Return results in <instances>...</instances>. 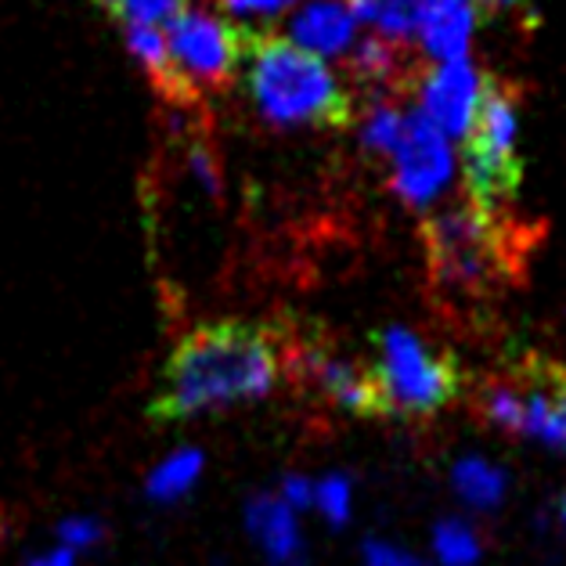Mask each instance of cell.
Instances as JSON below:
<instances>
[{
	"label": "cell",
	"instance_id": "obj_1",
	"mask_svg": "<svg viewBox=\"0 0 566 566\" xmlns=\"http://www.w3.org/2000/svg\"><path fill=\"white\" fill-rule=\"evenodd\" d=\"M282 371L285 343L274 328L253 322L199 325L170 350L148 419L185 422L217 408L264 400L282 382Z\"/></svg>",
	"mask_w": 566,
	"mask_h": 566
},
{
	"label": "cell",
	"instance_id": "obj_2",
	"mask_svg": "<svg viewBox=\"0 0 566 566\" xmlns=\"http://www.w3.org/2000/svg\"><path fill=\"white\" fill-rule=\"evenodd\" d=\"M242 76L256 116L271 127L339 130L354 116L350 91L328 62L303 51L289 36H250Z\"/></svg>",
	"mask_w": 566,
	"mask_h": 566
},
{
	"label": "cell",
	"instance_id": "obj_3",
	"mask_svg": "<svg viewBox=\"0 0 566 566\" xmlns=\"http://www.w3.org/2000/svg\"><path fill=\"white\" fill-rule=\"evenodd\" d=\"M430 274L448 296L480 300L509 274V242L499 231V210L476 202L451 206L426 220Z\"/></svg>",
	"mask_w": 566,
	"mask_h": 566
},
{
	"label": "cell",
	"instance_id": "obj_4",
	"mask_svg": "<svg viewBox=\"0 0 566 566\" xmlns=\"http://www.w3.org/2000/svg\"><path fill=\"white\" fill-rule=\"evenodd\" d=\"M382 400V416L430 419L459 394V368L448 354L430 350L405 325L376 336V365L368 368Z\"/></svg>",
	"mask_w": 566,
	"mask_h": 566
},
{
	"label": "cell",
	"instance_id": "obj_5",
	"mask_svg": "<svg viewBox=\"0 0 566 566\" xmlns=\"http://www.w3.org/2000/svg\"><path fill=\"white\" fill-rule=\"evenodd\" d=\"M469 202L499 210L520 188V105L502 80H483V98L465 134Z\"/></svg>",
	"mask_w": 566,
	"mask_h": 566
},
{
	"label": "cell",
	"instance_id": "obj_6",
	"mask_svg": "<svg viewBox=\"0 0 566 566\" xmlns=\"http://www.w3.org/2000/svg\"><path fill=\"white\" fill-rule=\"evenodd\" d=\"M167 44L177 76H181V87L191 102L202 91L228 87L242 73L245 51H250V33L213 8L188 4L167 25Z\"/></svg>",
	"mask_w": 566,
	"mask_h": 566
},
{
	"label": "cell",
	"instance_id": "obj_7",
	"mask_svg": "<svg viewBox=\"0 0 566 566\" xmlns=\"http://www.w3.org/2000/svg\"><path fill=\"white\" fill-rule=\"evenodd\" d=\"M454 177L451 137L440 134L419 108L405 113V134L394 151V196L411 210H430Z\"/></svg>",
	"mask_w": 566,
	"mask_h": 566
},
{
	"label": "cell",
	"instance_id": "obj_8",
	"mask_svg": "<svg viewBox=\"0 0 566 566\" xmlns=\"http://www.w3.org/2000/svg\"><path fill=\"white\" fill-rule=\"evenodd\" d=\"M285 368H293L300 379H307L322 397L350 416H382V400L368 368H357L347 357L328 350L322 339L300 336L285 350Z\"/></svg>",
	"mask_w": 566,
	"mask_h": 566
},
{
	"label": "cell",
	"instance_id": "obj_9",
	"mask_svg": "<svg viewBox=\"0 0 566 566\" xmlns=\"http://www.w3.org/2000/svg\"><path fill=\"white\" fill-rule=\"evenodd\" d=\"M480 98H483V76L473 62L469 59L437 62L430 73H422L416 108L440 134H448L451 142H465V134L476 119Z\"/></svg>",
	"mask_w": 566,
	"mask_h": 566
},
{
	"label": "cell",
	"instance_id": "obj_10",
	"mask_svg": "<svg viewBox=\"0 0 566 566\" xmlns=\"http://www.w3.org/2000/svg\"><path fill=\"white\" fill-rule=\"evenodd\" d=\"M552 451H566V371L552 361H527L523 382V430Z\"/></svg>",
	"mask_w": 566,
	"mask_h": 566
},
{
	"label": "cell",
	"instance_id": "obj_11",
	"mask_svg": "<svg viewBox=\"0 0 566 566\" xmlns=\"http://www.w3.org/2000/svg\"><path fill=\"white\" fill-rule=\"evenodd\" d=\"M289 40L317 59H336L354 48L357 19L347 0H307V4H296L289 19Z\"/></svg>",
	"mask_w": 566,
	"mask_h": 566
},
{
	"label": "cell",
	"instance_id": "obj_12",
	"mask_svg": "<svg viewBox=\"0 0 566 566\" xmlns=\"http://www.w3.org/2000/svg\"><path fill=\"white\" fill-rule=\"evenodd\" d=\"M245 531L253 534L256 548L264 552L271 566H303V559H307L296 509L285 505L279 494L250 499V505H245Z\"/></svg>",
	"mask_w": 566,
	"mask_h": 566
},
{
	"label": "cell",
	"instance_id": "obj_13",
	"mask_svg": "<svg viewBox=\"0 0 566 566\" xmlns=\"http://www.w3.org/2000/svg\"><path fill=\"white\" fill-rule=\"evenodd\" d=\"M476 0H430L426 19L419 25V44L430 62H459L469 59V44L476 33Z\"/></svg>",
	"mask_w": 566,
	"mask_h": 566
},
{
	"label": "cell",
	"instance_id": "obj_14",
	"mask_svg": "<svg viewBox=\"0 0 566 566\" xmlns=\"http://www.w3.org/2000/svg\"><path fill=\"white\" fill-rule=\"evenodd\" d=\"M357 22H365L371 33H379L390 44L405 48L419 40V25L426 19L430 0H347Z\"/></svg>",
	"mask_w": 566,
	"mask_h": 566
},
{
	"label": "cell",
	"instance_id": "obj_15",
	"mask_svg": "<svg viewBox=\"0 0 566 566\" xmlns=\"http://www.w3.org/2000/svg\"><path fill=\"white\" fill-rule=\"evenodd\" d=\"M451 488L469 509L491 513V509H499L505 502L509 476H505V469H499L494 462L476 459V454H465V459H459L451 465Z\"/></svg>",
	"mask_w": 566,
	"mask_h": 566
},
{
	"label": "cell",
	"instance_id": "obj_16",
	"mask_svg": "<svg viewBox=\"0 0 566 566\" xmlns=\"http://www.w3.org/2000/svg\"><path fill=\"white\" fill-rule=\"evenodd\" d=\"M127 44L134 51V59L145 65V73L156 80L159 91L170 102H188L181 76H177V65L170 59L167 30H159V25H127Z\"/></svg>",
	"mask_w": 566,
	"mask_h": 566
},
{
	"label": "cell",
	"instance_id": "obj_17",
	"mask_svg": "<svg viewBox=\"0 0 566 566\" xmlns=\"http://www.w3.org/2000/svg\"><path fill=\"white\" fill-rule=\"evenodd\" d=\"M350 65V76L365 87H394L405 80V65H400V48L371 33L365 40H354V48L343 54Z\"/></svg>",
	"mask_w": 566,
	"mask_h": 566
},
{
	"label": "cell",
	"instance_id": "obj_18",
	"mask_svg": "<svg viewBox=\"0 0 566 566\" xmlns=\"http://www.w3.org/2000/svg\"><path fill=\"white\" fill-rule=\"evenodd\" d=\"M206 469V454L199 448H181L170 459H163L145 480V494L151 502H177L196 488Z\"/></svg>",
	"mask_w": 566,
	"mask_h": 566
},
{
	"label": "cell",
	"instance_id": "obj_19",
	"mask_svg": "<svg viewBox=\"0 0 566 566\" xmlns=\"http://www.w3.org/2000/svg\"><path fill=\"white\" fill-rule=\"evenodd\" d=\"M476 408L494 430H502V433L523 430V386H516L513 379H488L483 382L480 397H476Z\"/></svg>",
	"mask_w": 566,
	"mask_h": 566
},
{
	"label": "cell",
	"instance_id": "obj_20",
	"mask_svg": "<svg viewBox=\"0 0 566 566\" xmlns=\"http://www.w3.org/2000/svg\"><path fill=\"white\" fill-rule=\"evenodd\" d=\"M433 556L440 566H476L483 556V542L476 527L459 516L440 520L433 527Z\"/></svg>",
	"mask_w": 566,
	"mask_h": 566
},
{
	"label": "cell",
	"instance_id": "obj_21",
	"mask_svg": "<svg viewBox=\"0 0 566 566\" xmlns=\"http://www.w3.org/2000/svg\"><path fill=\"white\" fill-rule=\"evenodd\" d=\"M400 134H405V108H397V102L390 98H379L361 123V148L371 156L394 159Z\"/></svg>",
	"mask_w": 566,
	"mask_h": 566
},
{
	"label": "cell",
	"instance_id": "obj_22",
	"mask_svg": "<svg viewBox=\"0 0 566 566\" xmlns=\"http://www.w3.org/2000/svg\"><path fill=\"white\" fill-rule=\"evenodd\" d=\"M314 509L325 516V523L333 527H343L350 520V509H354V488L350 480L343 473H328L314 483Z\"/></svg>",
	"mask_w": 566,
	"mask_h": 566
},
{
	"label": "cell",
	"instance_id": "obj_23",
	"mask_svg": "<svg viewBox=\"0 0 566 566\" xmlns=\"http://www.w3.org/2000/svg\"><path fill=\"white\" fill-rule=\"evenodd\" d=\"M188 4L191 0H116L113 8L127 25H159V30H167Z\"/></svg>",
	"mask_w": 566,
	"mask_h": 566
},
{
	"label": "cell",
	"instance_id": "obj_24",
	"mask_svg": "<svg viewBox=\"0 0 566 566\" xmlns=\"http://www.w3.org/2000/svg\"><path fill=\"white\" fill-rule=\"evenodd\" d=\"M105 537V523L94 516H69L59 523V542L73 552H87Z\"/></svg>",
	"mask_w": 566,
	"mask_h": 566
},
{
	"label": "cell",
	"instance_id": "obj_25",
	"mask_svg": "<svg viewBox=\"0 0 566 566\" xmlns=\"http://www.w3.org/2000/svg\"><path fill=\"white\" fill-rule=\"evenodd\" d=\"M188 170L196 177V185L206 196H220V163L213 159V151L206 145H191L188 148Z\"/></svg>",
	"mask_w": 566,
	"mask_h": 566
},
{
	"label": "cell",
	"instance_id": "obj_26",
	"mask_svg": "<svg viewBox=\"0 0 566 566\" xmlns=\"http://www.w3.org/2000/svg\"><path fill=\"white\" fill-rule=\"evenodd\" d=\"M220 4L234 19H282L300 0H220Z\"/></svg>",
	"mask_w": 566,
	"mask_h": 566
},
{
	"label": "cell",
	"instance_id": "obj_27",
	"mask_svg": "<svg viewBox=\"0 0 566 566\" xmlns=\"http://www.w3.org/2000/svg\"><path fill=\"white\" fill-rule=\"evenodd\" d=\"M365 566H422L408 548L390 542H368L365 545Z\"/></svg>",
	"mask_w": 566,
	"mask_h": 566
},
{
	"label": "cell",
	"instance_id": "obj_28",
	"mask_svg": "<svg viewBox=\"0 0 566 566\" xmlns=\"http://www.w3.org/2000/svg\"><path fill=\"white\" fill-rule=\"evenodd\" d=\"M279 499H282L285 505H293L296 513H300V509H311V505H314V483H311L307 476L289 473V476L282 480V488H279Z\"/></svg>",
	"mask_w": 566,
	"mask_h": 566
},
{
	"label": "cell",
	"instance_id": "obj_29",
	"mask_svg": "<svg viewBox=\"0 0 566 566\" xmlns=\"http://www.w3.org/2000/svg\"><path fill=\"white\" fill-rule=\"evenodd\" d=\"M25 566H76V559H73V548H65V545H59L54 552H44V556H36V559H30Z\"/></svg>",
	"mask_w": 566,
	"mask_h": 566
},
{
	"label": "cell",
	"instance_id": "obj_30",
	"mask_svg": "<svg viewBox=\"0 0 566 566\" xmlns=\"http://www.w3.org/2000/svg\"><path fill=\"white\" fill-rule=\"evenodd\" d=\"M480 8H491V11H516V8H523L527 0H476Z\"/></svg>",
	"mask_w": 566,
	"mask_h": 566
},
{
	"label": "cell",
	"instance_id": "obj_31",
	"mask_svg": "<svg viewBox=\"0 0 566 566\" xmlns=\"http://www.w3.org/2000/svg\"><path fill=\"white\" fill-rule=\"evenodd\" d=\"M559 516H563V523H566V494H563V505H559Z\"/></svg>",
	"mask_w": 566,
	"mask_h": 566
},
{
	"label": "cell",
	"instance_id": "obj_32",
	"mask_svg": "<svg viewBox=\"0 0 566 566\" xmlns=\"http://www.w3.org/2000/svg\"><path fill=\"white\" fill-rule=\"evenodd\" d=\"M98 4H108V8H113V4H116V0H98Z\"/></svg>",
	"mask_w": 566,
	"mask_h": 566
}]
</instances>
